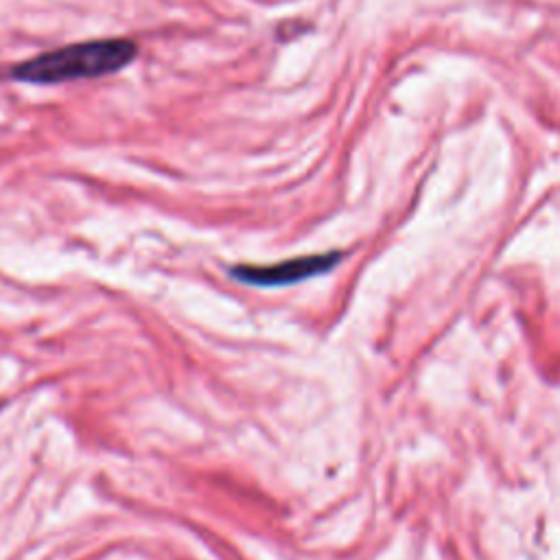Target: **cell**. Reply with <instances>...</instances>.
Instances as JSON below:
<instances>
[{
	"label": "cell",
	"mask_w": 560,
	"mask_h": 560,
	"mask_svg": "<svg viewBox=\"0 0 560 560\" xmlns=\"http://www.w3.org/2000/svg\"><path fill=\"white\" fill-rule=\"evenodd\" d=\"M136 55L138 46L125 37L79 42L18 63L11 70V77L24 83L39 85L96 79L127 68L136 59Z\"/></svg>",
	"instance_id": "1"
},
{
	"label": "cell",
	"mask_w": 560,
	"mask_h": 560,
	"mask_svg": "<svg viewBox=\"0 0 560 560\" xmlns=\"http://www.w3.org/2000/svg\"><path fill=\"white\" fill-rule=\"evenodd\" d=\"M339 252L300 256L291 260H282L276 265H241L232 269V276L245 284L254 287H284L293 284L319 273L330 271L339 262Z\"/></svg>",
	"instance_id": "2"
}]
</instances>
